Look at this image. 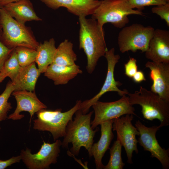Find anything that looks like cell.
<instances>
[{
  "instance_id": "4dcf8cb0",
  "label": "cell",
  "mask_w": 169,
  "mask_h": 169,
  "mask_svg": "<svg viewBox=\"0 0 169 169\" xmlns=\"http://www.w3.org/2000/svg\"><path fill=\"white\" fill-rule=\"evenodd\" d=\"M21 160V157L20 155L13 156L6 160L0 159V169H4L13 164L20 162Z\"/></svg>"
},
{
  "instance_id": "1f68e13d",
  "label": "cell",
  "mask_w": 169,
  "mask_h": 169,
  "mask_svg": "<svg viewBox=\"0 0 169 169\" xmlns=\"http://www.w3.org/2000/svg\"><path fill=\"white\" fill-rule=\"evenodd\" d=\"M132 78L134 81L136 83H141L146 79L143 72L141 71H137Z\"/></svg>"
},
{
  "instance_id": "52a82bcc",
  "label": "cell",
  "mask_w": 169,
  "mask_h": 169,
  "mask_svg": "<svg viewBox=\"0 0 169 169\" xmlns=\"http://www.w3.org/2000/svg\"><path fill=\"white\" fill-rule=\"evenodd\" d=\"M155 29L151 26H145L139 23H134L124 27L119 33L118 44L122 53L131 51L142 52L147 49Z\"/></svg>"
},
{
  "instance_id": "83f0119b",
  "label": "cell",
  "mask_w": 169,
  "mask_h": 169,
  "mask_svg": "<svg viewBox=\"0 0 169 169\" xmlns=\"http://www.w3.org/2000/svg\"><path fill=\"white\" fill-rule=\"evenodd\" d=\"M152 12L159 16L164 20L167 26H169V2L164 4L156 6L151 9Z\"/></svg>"
},
{
  "instance_id": "f1b7e54d",
  "label": "cell",
  "mask_w": 169,
  "mask_h": 169,
  "mask_svg": "<svg viewBox=\"0 0 169 169\" xmlns=\"http://www.w3.org/2000/svg\"><path fill=\"white\" fill-rule=\"evenodd\" d=\"M136 60L133 58H130L128 62L124 64L125 74L128 77L132 78L138 71Z\"/></svg>"
},
{
  "instance_id": "74e56055",
  "label": "cell",
  "mask_w": 169,
  "mask_h": 169,
  "mask_svg": "<svg viewBox=\"0 0 169 169\" xmlns=\"http://www.w3.org/2000/svg\"><path fill=\"white\" fill-rule=\"evenodd\" d=\"M1 8V7H0V8Z\"/></svg>"
},
{
  "instance_id": "7a4b0ae2",
  "label": "cell",
  "mask_w": 169,
  "mask_h": 169,
  "mask_svg": "<svg viewBox=\"0 0 169 169\" xmlns=\"http://www.w3.org/2000/svg\"><path fill=\"white\" fill-rule=\"evenodd\" d=\"M93 111L83 114L78 110L75 113V117L68 122L66 127V135L62 142V147L68 148V144L71 143V153L78 156L82 147H84L90 157L92 156L91 150L93 144L94 138L99 129L95 130L91 127V119Z\"/></svg>"
},
{
  "instance_id": "7402d4cb",
  "label": "cell",
  "mask_w": 169,
  "mask_h": 169,
  "mask_svg": "<svg viewBox=\"0 0 169 169\" xmlns=\"http://www.w3.org/2000/svg\"><path fill=\"white\" fill-rule=\"evenodd\" d=\"M77 59V55L73 50V44L66 39L56 48L52 63L70 66L75 64Z\"/></svg>"
},
{
  "instance_id": "f546056e",
  "label": "cell",
  "mask_w": 169,
  "mask_h": 169,
  "mask_svg": "<svg viewBox=\"0 0 169 169\" xmlns=\"http://www.w3.org/2000/svg\"><path fill=\"white\" fill-rule=\"evenodd\" d=\"M13 49H10L4 45L0 40V73L4 63Z\"/></svg>"
},
{
  "instance_id": "ac0fdd59",
  "label": "cell",
  "mask_w": 169,
  "mask_h": 169,
  "mask_svg": "<svg viewBox=\"0 0 169 169\" xmlns=\"http://www.w3.org/2000/svg\"><path fill=\"white\" fill-rule=\"evenodd\" d=\"M2 8L11 16L23 24L25 25L26 22L28 21L42 20L37 15L33 4L29 0H20Z\"/></svg>"
},
{
  "instance_id": "ffe728a7",
  "label": "cell",
  "mask_w": 169,
  "mask_h": 169,
  "mask_svg": "<svg viewBox=\"0 0 169 169\" xmlns=\"http://www.w3.org/2000/svg\"><path fill=\"white\" fill-rule=\"evenodd\" d=\"M35 62L24 67H21L15 79L12 81L14 91H34L37 80L40 74Z\"/></svg>"
},
{
  "instance_id": "44dd1931",
  "label": "cell",
  "mask_w": 169,
  "mask_h": 169,
  "mask_svg": "<svg viewBox=\"0 0 169 169\" xmlns=\"http://www.w3.org/2000/svg\"><path fill=\"white\" fill-rule=\"evenodd\" d=\"M54 38L39 44L36 49L37 55L35 63L41 73H44L48 67L52 64L56 48Z\"/></svg>"
},
{
  "instance_id": "8992f818",
  "label": "cell",
  "mask_w": 169,
  "mask_h": 169,
  "mask_svg": "<svg viewBox=\"0 0 169 169\" xmlns=\"http://www.w3.org/2000/svg\"><path fill=\"white\" fill-rule=\"evenodd\" d=\"M143 14L141 11L133 9L127 0H102L91 18L95 19L101 27L110 23L115 27L122 28L129 22V15Z\"/></svg>"
},
{
  "instance_id": "5b68a950",
  "label": "cell",
  "mask_w": 169,
  "mask_h": 169,
  "mask_svg": "<svg viewBox=\"0 0 169 169\" xmlns=\"http://www.w3.org/2000/svg\"><path fill=\"white\" fill-rule=\"evenodd\" d=\"M81 102V100H77L73 107L65 112H62L61 109L40 110L36 113L37 118L33 121V129L50 132L54 141L60 137H64L66 135V126L79 109Z\"/></svg>"
},
{
  "instance_id": "5bb4252c",
  "label": "cell",
  "mask_w": 169,
  "mask_h": 169,
  "mask_svg": "<svg viewBox=\"0 0 169 169\" xmlns=\"http://www.w3.org/2000/svg\"><path fill=\"white\" fill-rule=\"evenodd\" d=\"M145 66L150 70L151 91L169 102V63L148 61Z\"/></svg>"
},
{
  "instance_id": "3957f363",
  "label": "cell",
  "mask_w": 169,
  "mask_h": 169,
  "mask_svg": "<svg viewBox=\"0 0 169 169\" xmlns=\"http://www.w3.org/2000/svg\"><path fill=\"white\" fill-rule=\"evenodd\" d=\"M2 33L0 39L10 49L22 46L36 49L39 44L29 27L19 23L3 8H0Z\"/></svg>"
},
{
  "instance_id": "4fadbf2b",
  "label": "cell",
  "mask_w": 169,
  "mask_h": 169,
  "mask_svg": "<svg viewBox=\"0 0 169 169\" xmlns=\"http://www.w3.org/2000/svg\"><path fill=\"white\" fill-rule=\"evenodd\" d=\"M12 95L16 100L17 106L14 111L8 116V119L20 120L24 115L20 113L23 111H27L30 115V123L35 114L41 110L47 108V106L38 98L34 91H14Z\"/></svg>"
},
{
  "instance_id": "30bf717a",
  "label": "cell",
  "mask_w": 169,
  "mask_h": 169,
  "mask_svg": "<svg viewBox=\"0 0 169 169\" xmlns=\"http://www.w3.org/2000/svg\"><path fill=\"white\" fill-rule=\"evenodd\" d=\"M115 51L114 48H112L106 52L104 56L107 61V71L105 81L100 91L97 94L89 100L81 102L79 110L83 114H87L92 105L98 101L101 96L107 92H116L121 96L127 95L129 93L126 90H120L118 87L122 84L120 82L115 81V68L120 58L119 55L115 54Z\"/></svg>"
},
{
  "instance_id": "cb8c5ba5",
  "label": "cell",
  "mask_w": 169,
  "mask_h": 169,
  "mask_svg": "<svg viewBox=\"0 0 169 169\" xmlns=\"http://www.w3.org/2000/svg\"><path fill=\"white\" fill-rule=\"evenodd\" d=\"M21 67L17 59L14 48L6 60L0 73L9 77L11 81H13L17 76Z\"/></svg>"
},
{
  "instance_id": "ba28073f",
  "label": "cell",
  "mask_w": 169,
  "mask_h": 169,
  "mask_svg": "<svg viewBox=\"0 0 169 169\" xmlns=\"http://www.w3.org/2000/svg\"><path fill=\"white\" fill-rule=\"evenodd\" d=\"M39 151L33 154L27 147L21 150L20 155L21 160L29 169H47L52 164L56 163L60 151L62 142L57 139L50 143L43 141Z\"/></svg>"
},
{
  "instance_id": "9c48e42d",
  "label": "cell",
  "mask_w": 169,
  "mask_h": 169,
  "mask_svg": "<svg viewBox=\"0 0 169 169\" xmlns=\"http://www.w3.org/2000/svg\"><path fill=\"white\" fill-rule=\"evenodd\" d=\"M119 100L111 102L98 101L92 107L95 112L91 122L93 129L105 121L113 120L126 114L136 115L135 109L130 103L128 96L124 95Z\"/></svg>"
},
{
  "instance_id": "9a60e30c",
  "label": "cell",
  "mask_w": 169,
  "mask_h": 169,
  "mask_svg": "<svg viewBox=\"0 0 169 169\" xmlns=\"http://www.w3.org/2000/svg\"><path fill=\"white\" fill-rule=\"evenodd\" d=\"M145 52L146 57L152 61L169 63V31L155 29Z\"/></svg>"
},
{
  "instance_id": "8d00e7d4",
  "label": "cell",
  "mask_w": 169,
  "mask_h": 169,
  "mask_svg": "<svg viewBox=\"0 0 169 169\" xmlns=\"http://www.w3.org/2000/svg\"><path fill=\"white\" fill-rule=\"evenodd\" d=\"M1 129V127H0V130Z\"/></svg>"
},
{
  "instance_id": "d4e9b609",
  "label": "cell",
  "mask_w": 169,
  "mask_h": 169,
  "mask_svg": "<svg viewBox=\"0 0 169 169\" xmlns=\"http://www.w3.org/2000/svg\"><path fill=\"white\" fill-rule=\"evenodd\" d=\"M14 90L12 82L9 81L4 91L0 95V122L7 119L8 113L12 108L11 104L8 100Z\"/></svg>"
},
{
  "instance_id": "d590c367",
  "label": "cell",
  "mask_w": 169,
  "mask_h": 169,
  "mask_svg": "<svg viewBox=\"0 0 169 169\" xmlns=\"http://www.w3.org/2000/svg\"><path fill=\"white\" fill-rule=\"evenodd\" d=\"M167 2H169V0H166Z\"/></svg>"
},
{
  "instance_id": "e575fe53",
  "label": "cell",
  "mask_w": 169,
  "mask_h": 169,
  "mask_svg": "<svg viewBox=\"0 0 169 169\" xmlns=\"http://www.w3.org/2000/svg\"><path fill=\"white\" fill-rule=\"evenodd\" d=\"M1 30H2V28H1V26L0 23V37L1 36Z\"/></svg>"
},
{
  "instance_id": "4316f807",
  "label": "cell",
  "mask_w": 169,
  "mask_h": 169,
  "mask_svg": "<svg viewBox=\"0 0 169 169\" xmlns=\"http://www.w3.org/2000/svg\"><path fill=\"white\" fill-rule=\"evenodd\" d=\"M131 7L133 8H136L141 11L145 7L150 6H158L166 4V0H127Z\"/></svg>"
},
{
  "instance_id": "484cf974",
  "label": "cell",
  "mask_w": 169,
  "mask_h": 169,
  "mask_svg": "<svg viewBox=\"0 0 169 169\" xmlns=\"http://www.w3.org/2000/svg\"><path fill=\"white\" fill-rule=\"evenodd\" d=\"M15 50L21 67H24L35 62L37 55L36 49L19 46L15 48Z\"/></svg>"
},
{
  "instance_id": "d6986e66",
  "label": "cell",
  "mask_w": 169,
  "mask_h": 169,
  "mask_svg": "<svg viewBox=\"0 0 169 169\" xmlns=\"http://www.w3.org/2000/svg\"><path fill=\"white\" fill-rule=\"evenodd\" d=\"M83 72L76 64L70 66L58 65L54 63L50 65L44 73V75L52 80L55 85L67 84L71 80Z\"/></svg>"
},
{
  "instance_id": "8fae6325",
  "label": "cell",
  "mask_w": 169,
  "mask_h": 169,
  "mask_svg": "<svg viewBox=\"0 0 169 169\" xmlns=\"http://www.w3.org/2000/svg\"><path fill=\"white\" fill-rule=\"evenodd\" d=\"M133 115L126 114L125 116L113 119L112 130L116 131L117 139L120 142L126 152L127 162L133 163L132 158L134 151L138 153L137 144L138 140L136 136L139 135V132L137 128L133 125L132 121Z\"/></svg>"
},
{
  "instance_id": "d6a6232c",
  "label": "cell",
  "mask_w": 169,
  "mask_h": 169,
  "mask_svg": "<svg viewBox=\"0 0 169 169\" xmlns=\"http://www.w3.org/2000/svg\"><path fill=\"white\" fill-rule=\"evenodd\" d=\"M20 0H0V7H3L8 4L16 2Z\"/></svg>"
},
{
  "instance_id": "7c38bea8",
  "label": "cell",
  "mask_w": 169,
  "mask_h": 169,
  "mask_svg": "<svg viewBox=\"0 0 169 169\" xmlns=\"http://www.w3.org/2000/svg\"><path fill=\"white\" fill-rule=\"evenodd\" d=\"M135 127L139 132L138 143L144 150L150 152L151 157H155L161 163L165 169L169 168V149L161 147L156 137V132L160 129L159 126L151 127L146 126L139 120L135 124Z\"/></svg>"
},
{
  "instance_id": "603a6c76",
  "label": "cell",
  "mask_w": 169,
  "mask_h": 169,
  "mask_svg": "<svg viewBox=\"0 0 169 169\" xmlns=\"http://www.w3.org/2000/svg\"><path fill=\"white\" fill-rule=\"evenodd\" d=\"M122 145L117 139L110 149V158L104 169H122L125 165L121 157Z\"/></svg>"
},
{
  "instance_id": "836d02e7",
  "label": "cell",
  "mask_w": 169,
  "mask_h": 169,
  "mask_svg": "<svg viewBox=\"0 0 169 169\" xmlns=\"http://www.w3.org/2000/svg\"><path fill=\"white\" fill-rule=\"evenodd\" d=\"M7 77L6 75L3 74L2 73H0V84L1 83L4 79Z\"/></svg>"
},
{
  "instance_id": "e0dca14e",
  "label": "cell",
  "mask_w": 169,
  "mask_h": 169,
  "mask_svg": "<svg viewBox=\"0 0 169 169\" xmlns=\"http://www.w3.org/2000/svg\"><path fill=\"white\" fill-rule=\"evenodd\" d=\"M113 120L105 121L101 123V136L99 141L93 144L91 153L93 156L97 169H103L104 165L102 159L106 151L110 149L109 146L114 137L112 132Z\"/></svg>"
},
{
  "instance_id": "277c9868",
  "label": "cell",
  "mask_w": 169,
  "mask_h": 169,
  "mask_svg": "<svg viewBox=\"0 0 169 169\" xmlns=\"http://www.w3.org/2000/svg\"><path fill=\"white\" fill-rule=\"evenodd\" d=\"M127 95L132 105L137 104L141 106L145 119L151 121L158 120L161 128L169 125V102L141 86L139 90Z\"/></svg>"
},
{
  "instance_id": "6da1fadb",
  "label": "cell",
  "mask_w": 169,
  "mask_h": 169,
  "mask_svg": "<svg viewBox=\"0 0 169 169\" xmlns=\"http://www.w3.org/2000/svg\"><path fill=\"white\" fill-rule=\"evenodd\" d=\"M80 24L79 49L83 50L87 59L86 68L91 74L100 58L104 56L108 50L105 38V32L97 21L85 17L79 18Z\"/></svg>"
},
{
  "instance_id": "2e32d148",
  "label": "cell",
  "mask_w": 169,
  "mask_h": 169,
  "mask_svg": "<svg viewBox=\"0 0 169 169\" xmlns=\"http://www.w3.org/2000/svg\"><path fill=\"white\" fill-rule=\"evenodd\" d=\"M39 0L53 9L64 7L68 12L79 17L92 15L101 1L98 0Z\"/></svg>"
}]
</instances>
